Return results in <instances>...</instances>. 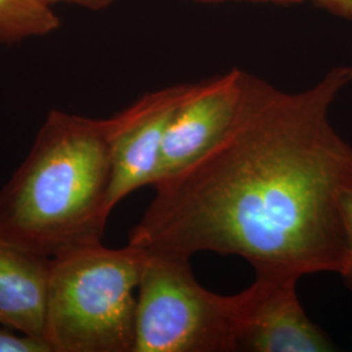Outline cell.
Segmentation results:
<instances>
[{
    "mask_svg": "<svg viewBox=\"0 0 352 352\" xmlns=\"http://www.w3.org/2000/svg\"><path fill=\"white\" fill-rule=\"evenodd\" d=\"M351 82L352 65L299 93L250 74L235 123L153 186L128 244L187 257L234 254L256 274L340 276L351 256L342 197L352 189V145L329 113Z\"/></svg>",
    "mask_w": 352,
    "mask_h": 352,
    "instance_id": "cell-1",
    "label": "cell"
},
{
    "mask_svg": "<svg viewBox=\"0 0 352 352\" xmlns=\"http://www.w3.org/2000/svg\"><path fill=\"white\" fill-rule=\"evenodd\" d=\"M110 180L106 119L51 110L0 189V238L51 258L101 243Z\"/></svg>",
    "mask_w": 352,
    "mask_h": 352,
    "instance_id": "cell-2",
    "label": "cell"
},
{
    "mask_svg": "<svg viewBox=\"0 0 352 352\" xmlns=\"http://www.w3.org/2000/svg\"><path fill=\"white\" fill-rule=\"evenodd\" d=\"M145 252L76 247L52 257L45 338L52 352H133Z\"/></svg>",
    "mask_w": 352,
    "mask_h": 352,
    "instance_id": "cell-3",
    "label": "cell"
},
{
    "mask_svg": "<svg viewBox=\"0 0 352 352\" xmlns=\"http://www.w3.org/2000/svg\"><path fill=\"white\" fill-rule=\"evenodd\" d=\"M144 252L133 352H236L235 295L201 286L190 257Z\"/></svg>",
    "mask_w": 352,
    "mask_h": 352,
    "instance_id": "cell-4",
    "label": "cell"
},
{
    "mask_svg": "<svg viewBox=\"0 0 352 352\" xmlns=\"http://www.w3.org/2000/svg\"><path fill=\"white\" fill-rule=\"evenodd\" d=\"M299 278L256 274L235 294L236 352H329L336 344L311 321L299 302Z\"/></svg>",
    "mask_w": 352,
    "mask_h": 352,
    "instance_id": "cell-5",
    "label": "cell"
},
{
    "mask_svg": "<svg viewBox=\"0 0 352 352\" xmlns=\"http://www.w3.org/2000/svg\"><path fill=\"white\" fill-rule=\"evenodd\" d=\"M188 84L144 94L123 111L106 119L111 158L109 208L132 192L158 180L164 135Z\"/></svg>",
    "mask_w": 352,
    "mask_h": 352,
    "instance_id": "cell-6",
    "label": "cell"
},
{
    "mask_svg": "<svg viewBox=\"0 0 352 352\" xmlns=\"http://www.w3.org/2000/svg\"><path fill=\"white\" fill-rule=\"evenodd\" d=\"M248 75L232 68L187 85L166 129L158 180L195 162L226 135L239 115Z\"/></svg>",
    "mask_w": 352,
    "mask_h": 352,
    "instance_id": "cell-7",
    "label": "cell"
},
{
    "mask_svg": "<svg viewBox=\"0 0 352 352\" xmlns=\"http://www.w3.org/2000/svg\"><path fill=\"white\" fill-rule=\"evenodd\" d=\"M52 258L0 238V325L45 338Z\"/></svg>",
    "mask_w": 352,
    "mask_h": 352,
    "instance_id": "cell-8",
    "label": "cell"
},
{
    "mask_svg": "<svg viewBox=\"0 0 352 352\" xmlns=\"http://www.w3.org/2000/svg\"><path fill=\"white\" fill-rule=\"evenodd\" d=\"M59 28L60 19L46 0H0V45L45 37Z\"/></svg>",
    "mask_w": 352,
    "mask_h": 352,
    "instance_id": "cell-9",
    "label": "cell"
},
{
    "mask_svg": "<svg viewBox=\"0 0 352 352\" xmlns=\"http://www.w3.org/2000/svg\"><path fill=\"white\" fill-rule=\"evenodd\" d=\"M0 352H52L47 340L0 325Z\"/></svg>",
    "mask_w": 352,
    "mask_h": 352,
    "instance_id": "cell-10",
    "label": "cell"
},
{
    "mask_svg": "<svg viewBox=\"0 0 352 352\" xmlns=\"http://www.w3.org/2000/svg\"><path fill=\"white\" fill-rule=\"evenodd\" d=\"M342 210H343V215H344L346 223H347V227H349V232H350L351 256H350V261L347 264V267L340 274V277L343 279L344 286L352 292V189L349 190L347 193H344L343 197H342Z\"/></svg>",
    "mask_w": 352,
    "mask_h": 352,
    "instance_id": "cell-11",
    "label": "cell"
},
{
    "mask_svg": "<svg viewBox=\"0 0 352 352\" xmlns=\"http://www.w3.org/2000/svg\"><path fill=\"white\" fill-rule=\"evenodd\" d=\"M317 6L352 23V0H314Z\"/></svg>",
    "mask_w": 352,
    "mask_h": 352,
    "instance_id": "cell-12",
    "label": "cell"
},
{
    "mask_svg": "<svg viewBox=\"0 0 352 352\" xmlns=\"http://www.w3.org/2000/svg\"><path fill=\"white\" fill-rule=\"evenodd\" d=\"M52 7L56 4H69L89 11H102L109 8L116 0H46Z\"/></svg>",
    "mask_w": 352,
    "mask_h": 352,
    "instance_id": "cell-13",
    "label": "cell"
},
{
    "mask_svg": "<svg viewBox=\"0 0 352 352\" xmlns=\"http://www.w3.org/2000/svg\"><path fill=\"white\" fill-rule=\"evenodd\" d=\"M200 3H223V1H258V3H276V4H296L304 0H193Z\"/></svg>",
    "mask_w": 352,
    "mask_h": 352,
    "instance_id": "cell-14",
    "label": "cell"
}]
</instances>
